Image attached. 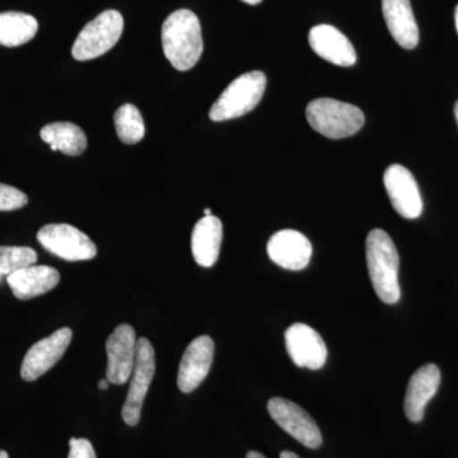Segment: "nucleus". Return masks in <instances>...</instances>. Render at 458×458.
<instances>
[{"label":"nucleus","instance_id":"17","mask_svg":"<svg viewBox=\"0 0 458 458\" xmlns=\"http://www.w3.org/2000/svg\"><path fill=\"white\" fill-rule=\"evenodd\" d=\"M17 300L27 301L53 291L60 282V273L47 265H32L7 276Z\"/></svg>","mask_w":458,"mask_h":458},{"label":"nucleus","instance_id":"1","mask_svg":"<svg viewBox=\"0 0 458 458\" xmlns=\"http://www.w3.org/2000/svg\"><path fill=\"white\" fill-rule=\"evenodd\" d=\"M165 56L177 71L194 68L204 50L200 21L194 12L179 9L165 18L162 26Z\"/></svg>","mask_w":458,"mask_h":458},{"label":"nucleus","instance_id":"22","mask_svg":"<svg viewBox=\"0 0 458 458\" xmlns=\"http://www.w3.org/2000/svg\"><path fill=\"white\" fill-rule=\"evenodd\" d=\"M117 137L125 144L140 143L146 134L143 116L134 105L126 104L117 108L114 116Z\"/></svg>","mask_w":458,"mask_h":458},{"label":"nucleus","instance_id":"8","mask_svg":"<svg viewBox=\"0 0 458 458\" xmlns=\"http://www.w3.org/2000/svg\"><path fill=\"white\" fill-rule=\"evenodd\" d=\"M270 417L283 430L306 447L316 450L322 445V434L311 415L292 401L273 397L267 403Z\"/></svg>","mask_w":458,"mask_h":458},{"label":"nucleus","instance_id":"18","mask_svg":"<svg viewBox=\"0 0 458 458\" xmlns=\"http://www.w3.org/2000/svg\"><path fill=\"white\" fill-rule=\"evenodd\" d=\"M382 12L394 40L406 50L419 44V29L410 0H382Z\"/></svg>","mask_w":458,"mask_h":458},{"label":"nucleus","instance_id":"28","mask_svg":"<svg viewBox=\"0 0 458 458\" xmlns=\"http://www.w3.org/2000/svg\"><path fill=\"white\" fill-rule=\"evenodd\" d=\"M246 458H267L265 456H262L261 454H259V452L251 451L247 454Z\"/></svg>","mask_w":458,"mask_h":458},{"label":"nucleus","instance_id":"2","mask_svg":"<svg viewBox=\"0 0 458 458\" xmlns=\"http://www.w3.org/2000/svg\"><path fill=\"white\" fill-rule=\"evenodd\" d=\"M367 267L373 289L382 302H399L400 258L393 238L384 229H372L366 241Z\"/></svg>","mask_w":458,"mask_h":458},{"label":"nucleus","instance_id":"6","mask_svg":"<svg viewBox=\"0 0 458 458\" xmlns=\"http://www.w3.org/2000/svg\"><path fill=\"white\" fill-rule=\"evenodd\" d=\"M156 373V352L146 337L137 340L135 363L131 373L128 396L123 405V419L128 426L135 427L140 420L141 408Z\"/></svg>","mask_w":458,"mask_h":458},{"label":"nucleus","instance_id":"15","mask_svg":"<svg viewBox=\"0 0 458 458\" xmlns=\"http://www.w3.org/2000/svg\"><path fill=\"white\" fill-rule=\"evenodd\" d=\"M441 385V370L436 364H426L420 367L410 378L406 390L405 409L406 417L412 423L423 420L428 403L433 399Z\"/></svg>","mask_w":458,"mask_h":458},{"label":"nucleus","instance_id":"30","mask_svg":"<svg viewBox=\"0 0 458 458\" xmlns=\"http://www.w3.org/2000/svg\"><path fill=\"white\" fill-rule=\"evenodd\" d=\"M454 22H456V29L458 33V5L456 7V11H454Z\"/></svg>","mask_w":458,"mask_h":458},{"label":"nucleus","instance_id":"10","mask_svg":"<svg viewBox=\"0 0 458 458\" xmlns=\"http://www.w3.org/2000/svg\"><path fill=\"white\" fill-rule=\"evenodd\" d=\"M386 191L394 209L406 219H417L423 213V200L417 180L408 168L393 165L385 172Z\"/></svg>","mask_w":458,"mask_h":458},{"label":"nucleus","instance_id":"25","mask_svg":"<svg viewBox=\"0 0 458 458\" xmlns=\"http://www.w3.org/2000/svg\"><path fill=\"white\" fill-rule=\"evenodd\" d=\"M71 451L68 458H98L92 443L84 438H71Z\"/></svg>","mask_w":458,"mask_h":458},{"label":"nucleus","instance_id":"13","mask_svg":"<svg viewBox=\"0 0 458 458\" xmlns=\"http://www.w3.org/2000/svg\"><path fill=\"white\" fill-rule=\"evenodd\" d=\"M216 345L212 337L201 335L192 340L180 361L177 386L181 393L190 394L203 384L214 360Z\"/></svg>","mask_w":458,"mask_h":458},{"label":"nucleus","instance_id":"7","mask_svg":"<svg viewBox=\"0 0 458 458\" xmlns=\"http://www.w3.org/2000/svg\"><path fill=\"white\" fill-rule=\"evenodd\" d=\"M38 241L50 254L66 261L92 260L98 247L86 233L65 223L47 225L38 231Z\"/></svg>","mask_w":458,"mask_h":458},{"label":"nucleus","instance_id":"20","mask_svg":"<svg viewBox=\"0 0 458 458\" xmlns=\"http://www.w3.org/2000/svg\"><path fill=\"white\" fill-rule=\"evenodd\" d=\"M41 140L49 144L51 150H60L66 156L77 157L86 150V134L73 123H53L41 129Z\"/></svg>","mask_w":458,"mask_h":458},{"label":"nucleus","instance_id":"34","mask_svg":"<svg viewBox=\"0 0 458 458\" xmlns=\"http://www.w3.org/2000/svg\"><path fill=\"white\" fill-rule=\"evenodd\" d=\"M3 276V274H2V273H0V276Z\"/></svg>","mask_w":458,"mask_h":458},{"label":"nucleus","instance_id":"5","mask_svg":"<svg viewBox=\"0 0 458 458\" xmlns=\"http://www.w3.org/2000/svg\"><path fill=\"white\" fill-rule=\"evenodd\" d=\"M123 18L114 9H108L84 26L72 49L78 62H87L104 55L113 49L122 38Z\"/></svg>","mask_w":458,"mask_h":458},{"label":"nucleus","instance_id":"24","mask_svg":"<svg viewBox=\"0 0 458 458\" xmlns=\"http://www.w3.org/2000/svg\"><path fill=\"white\" fill-rule=\"evenodd\" d=\"M29 203V198L25 192L13 186L0 183V212H12L21 209Z\"/></svg>","mask_w":458,"mask_h":458},{"label":"nucleus","instance_id":"16","mask_svg":"<svg viewBox=\"0 0 458 458\" xmlns=\"http://www.w3.org/2000/svg\"><path fill=\"white\" fill-rule=\"evenodd\" d=\"M312 50L322 59L339 66H352L357 63V53L352 42L336 27L318 25L312 27L309 35Z\"/></svg>","mask_w":458,"mask_h":458},{"label":"nucleus","instance_id":"26","mask_svg":"<svg viewBox=\"0 0 458 458\" xmlns=\"http://www.w3.org/2000/svg\"><path fill=\"white\" fill-rule=\"evenodd\" d=\"M280 458H301L298 454H295L294 452L284 451L280 454Z\"/></svg>","mask_w":458,"mask_h":458},{"label":"nucleus","instance_id":"19","mask_svg":"<svg viewBox=\"0 0 458 458\" xmlns=\"http://www.w3.org/2000/svg\"><path fill=\"white\" fill-rule=\"evenodd\" d=\"M223 241V225L216 216H204L195 225L191 234V251L195 261L212 267L219 258Z\"/></svg>","mask_w":458,"mask_h":458},{"label":"nucleus","instance_id":"3","mask_svg":"<svg viewBox=\"0 0 458 458\" xmlns=\"http://www.w3.org/2000/svg\"><path fill=\"white\" fill-rule=\"evenodd\" d=\"M306 116L316 131L330 140L352 137L366 122L360 107L333 98L313 99L307 106Z\"/></svg>","mask_w":458,"mask_h":458},{"label":"nucleus","instance_id":"12","mask_svg":"<svg viewBox=\"0 0 458 458\" xmlns=\"http://www.w3.org/2000/svg\"><path fill=\"white\" fill-rule=\"evenodd\" d=\"M135 330L128 324L119 325L106 342V378L113 385H125L131 377L137 349Z\"/></svg>","mask_w":458,"mask_h":458},{"label":"nucleus","instance_id":"33","mask_svg":"<svg viewBox=\"0 0 458 458\" xmlns=\"http://www.w3.org/2000/svg\"><path fill=\"white\" fill-rule=\"evenodd\" d=\"M0 458H9L7 452L0 451Z\"/></svg>","mask_w":458,"mask_h":458},{"label":"nucleus","instance_id":"21","mask_svg":"<svg viewBox=\"0 0 458 458\" xmlns=\"http://www.w3.org/2000/svg\"><path fill=\"white\" fill-rule=\"evenodd\" d=\"M38 23L35 17L21 12L0 13V47H17L35 38Z\"/></svg>","mask_w":458,"mask_h":458},{"label":"nucleus","instance_id":"23","mask_svg":"<svg viewBox=\"0 0 458 458\" xmlns=\"http://www.w3.org/2000/svg\"><path fill=\"white\" fill-rule=\"evenodd\" d=\"M38 261V254L31 247L0 246V273L11 276L18 270L32 267Z\"/></svg>","mask_w":458,"mask_h":458},{"label":"nucleus","instance_id":"29","mask_svg":"<svg viewBox=\"0 0 458 458\" xmlns=\"http://www.w3.org/2000/svg\"><path fill=\"white\" fill-rule=\"evenodd\" d=\"M242 2H245L246 4H250V5H258V4H260L262 0H242Z\"/></svg>","mask_w":458,"mask_h":458},{"label":"nucleus","instance_id":"14","mask_svg":"<svg viewBox=\"0 0 458 458\" xmlns=\"http://www.w3.org/2000/svg\"><path fill=\"white\" fill-rule=\"evenodd\" d=\"M267 255L283 269L302 270L311 260L312 245L301 232L283 229L271 236L267 242Z\"/></svg>","mask_w":458,"mask_h":458},{"label":"nucleus","instance_id":"31","mask_svg":"<svg viewBox=\"0 0 458 458\" xmlns=\"http://www.w3.org/2000/svg\"><path fill=\"white\" fill-rule=\"evenodd\" d=\"M454 116H456V122L458 125V101L456 102V105H454Z\"/></svg>","mask_w":458,"mask_h":458},{"label":"nucleus","instance_id":"32","mask_svg":"<svg viewBox=\"0 0 458 458\" xmlns=\"http://www.w3.org/2000/svg\"><path fill=\"white\" fill-rule=\"evenodd\" d=\"M213 216L212 210L208 209V208H207V209L204 210V216Z\"/></svg>","mask_w":458,"mask_h":458},{"label":"nucleus","instance_id":"27","mask_svg":"<svg viewBox=\"0 0 458 458\" xmlns=\"http://www.w3.org/2000/svg\"><path fill=\"white\" fill-rule=\"evenodd\" d=\"M108 384H110V382H108L107 378L101 379V381L98 382L99 390H102V391L107 390Z\"/></svg>","mask_w":458,"mask_h":458},{"label":"nucleus","instance_id":"9","mask_svg":"<svg viewBox=\"0 0 458 458\" xmlns=\"http://www.w3.org/2000/svg\"><path fill=\"white\" fill-rule=\"evenodd\" d=\"M73 337V331L63 327L30 348L21 367V377L27 382L36 381L62 360Z\"/></svg>","mask_w":458,"mask_h":458},{"label":"nucleus","instance_id":"11","mask_svg":"<svg viewBox=\"0 0 458 458\" xmlns=\"http://www.w3.org/2000/svg\"><path fill=\"white\" fill-rule=\"evenodd\" d=\"M285 348L300 369H321L327 360V348L318 331L306 324H293L285 331Z\"/></svg>","mask_w":458,"mask_h":458},{"label":"nucleus","instance_id":"4","mask_svg":"<svg viewBox=\"0 0 458 458\" xmlns=\"http://www.w3.org/2000/svg\"><path fill=\"white\" fill-rule=\"evenodd\" d=\"M267 89V75L252 71L240 75L223 90L209 111L213 122H227L249 114L258 106Z\"/></svg>","mask_w":458,"mask_h":458}]
</instances>
